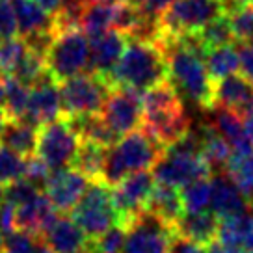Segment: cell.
Wrapping results in <instances>:
<instances>
[{
	"label": "cell",
	"instance_id": "cell-11",
	"mask_svg": "<svg viewBox=\"0 0 253 253\" xmlns=\"http://www.w3.org/2000/svg\"><path fill=\"white\" fill-rule=\"evenodd\" d=\"M112 149L116 153L119 164L125 169V173L130 175L134 171L153 169V166L162 158L166 147L140 126L123 138H119V142L112 145Z\"/></svg>",
	"mask_w": 253,
	"mask_h": 253
},
{
	"label": "cell",
	"instance_id": "cell-31",
	"mask_svg": "<svg viewBox=\"0 0 253 253\" xmlns=\"http://www.w3.org/2000/svg\"><path fill=\"white\" fill-rule=\"evenodd\" d=\"M179 194H181L184 212H203L211 207V194H212L211 177L196 179L184 184L182 188H179Z\"/></svg>",
	"mask_w": 253,
	"mask_h": 253
},
{
	"label": "cell",
	"instance_id": "cell-20",
	"mask_svg": "<svg viewBox=\"0 0 253 253\" xmlns=\"http://www.w3.org/2000/svg\"><path fill=\"white\" fill-rule=\"evenodd\" d=\"M216 240L237 253H253V209L240 216L220 220Z\"/></svg>",
	"mask_w": 253,
	"mask_h": 253
},
{
	"label": "cell",
	"instance_id": "cell-39",
	"mask_svg": "<svg viewBox=\"0 0 253 253\" xmlns=\"http://www.w3.org/2000/svg\"><path fill=\"white\" fill-rule=\"evenodd\" d=\"M40 240L23 231H13L4 237V253H34Z\"/></svg>",
	"mask_w": 253,
	"mask_h": 253
},
{
	"label": "cell",
	"instance_id": "cell-52",
	"mask_svg": "<svg viewBox=\"0 0 253 253\" xmlns=\"http://www.w3.org/2000/svg\"><path fill=\"white\" fill-rule=\"evenodd\" d=\"M84 2H106V4H119V2H126V0H84Z\"/></svg>",
	"mask_w": 253,
	"mask_h": 253
},
{
	"label": "cell",
	"instance_id": "cell-33",
	"mask_svg": "<svg viewBox=\"0 0 253 253\" xmlns=\"http://www.w3.org/2000/svg\"><path fill=\"white\" fill-rule=\"evenodd\" d=\"M30 87L21 84L13 77H4V112L8 119H19L23 121L28 106Z\"/></svg>",
	"mask_w": 253,
	"mask_h": 253
},
{
	"label": "cell",
	"instance_id": "cell-48",
	"mask_svg": "<svg viewBox=\"0 0 253 253\" xmlns=\"http://www.w3.org/2000/svg\"><path fill=\"white\" fill-rule=\"evenodd\" d=\"M223 4H225V8H227V11H231V9L238 8V6L253 4V0H223Z\"/></svg>",
	"mask_w": 253,
	"mask_h": 253
},
{
	"label": "cell",
	"instance_id": "cell-12",
	"mask_svg": "<svg viewBox=\"0 0 253 253\" xmlns=\"http://www.w3.org/2000/svg\"><path fill=\"white\" fill-rule=\"evenodd\" d=\"M173 231L153 214L143 212L126 229L123 253H169V237Z\"/></svg>",
	"mask_w": 253,
	"mask_h": 253
},
{
	"label": "cell",
	"instance_id": "cell-24",
	"mask_svg": "<svg viewBox=\"0 0 253 253\" xmlns=\"http://www.w3.org/2000/svg\"><path fill=\"white\" fill-rule=\"evenodd\" d=\"M0 145L23 158L34 157L38 147V126L19 119H8L0 134Z\"/></svg>",
	"mask_w": 253,
	"mask_h": 253
},
{
	"label": "cell",
	"instance_id": "cell-50",
	"mask_svg": "<svg viewBox=\"0 0 253 253\" xmlns=\"http://www.w3.org/2000/svg\"><path fill=\"white\" fill-rule=\"evenodd\" d=\"M6 123H8V116H6L4 108H0V134H2V130H4Z\"/></svg>",
	"mask_w": 253,
	"mask_h": 253
},
{
	"label": "cell",
	"instance_id": "cell-38",
	"mask_svg": "<svg viewBox=\"0 0 253 253\" xmlns=\"http://www.w3.org/2000/svg\"><path fill=\"white\" fill-rule=\"evenodd\" d=\"M38 194H41V190L38 186H34L32 182H28L26 179H17V181L9 182L8 186H4V201H9L15 207L28 203Z\"/></svg>",
	"mask_w": 253,
	"mask_h": 253
},
{
	"label": "cell",
	"instance_id": "cell-28",
	"mask_svg": "<svg viewBox=\"0 0 253 253\" xmlns=\"http://www.w3.org/2000/svg\"><path fill=\"white\" fill-rule=\"evenodd\" d=\"M114 23V4L106 2H84L80 9L79 28L89 38L112 30Z\"/></svg>",
	"mask_w": 253,
	"mask_h": 253
},
{
	"label": "cell",
	"instance_id": "cell-27",
	"mask_svg": "<svg viewBox=\"0 0 253 253\" xmlns=\"http://www.w3.org/2000/svg\"><path fill=\"white\" fill-rule=\"evenodd\" d=\"M75 132L80 136L82 142L99 143L103 147H112L119 142V138L106 123L101 114H87V116H77V118H67Z\"/></svg>",
	"mask_w": 253,
	"mask_h": 253
},
{
	"label": "cell",
	"instance_id": "cell-53",
	"mask_svg": "<svg viewBox=\"0 0 253 253\" xmlns=\"http://www.w3.org/2000/svg\"><path fill=\"white\" fill-rule=\"evenodd\" d=\"M2 201H4V186L0 184V203H2Z\"/></svg>",
	"mask_w": 253,
	"mask_h": 253
},
{
	"label": "cell",
	"instance_id": "cell-6",
	"mask_svg": "<svg viewBox=\"0 0 253 253\" xmlns=\"http://www.w3.org/2000/svg\"><path fill=\"white\" fill-rule=\"evenodd\" d=\"M71 220L89 240L104 235L119 223V216L112 203V188L103 181H89L79 205L73 209Z\"/></svg>",
	"mask_w": 253,
	"mask_h": 253
},
{
	"label": "cell",
	"instance_id": "cell-36",
	"mask_svg": "<svg viewBox=\"0 0 253 253\" xmlns=\"http://www.w3.org/2000/svg\"><path fill=\"white\" fill-rule=\"evenodd\" d=\"M26 52H28V45L19 36L9 40H0V73L4 77L11 75L26 56Z\"/></svg>",
	"mask_w": 253,
	"mask_h": 253
},
{
	"label": "cell",
	"instance_id": "cell-23",
	"mask_svg": "<svg viewBox=\"0 0 253 253\" xmlns=\"http://www.w3.org/2000/svg\"><path fill=\"white\" fill-rule=\"evenodd\" d=\"M220 220L214 212L203 211V212H184L182 218L175 225V233L184 238H190L201 246L211 244L216 238Z\"/></svg>",
	"mask_w": 253,
	"mask_h": 253
},
{
	"label": "cell",
	"instance_id": "cell-32",
	"mask_svg": "<svg viewBox=\"0 0 253 253\" xmlns=\"http://www.w3.org/2000/svg\"><path fill=\"white\" fill-rule=\"evenodd\" d=\"M194 40L198 41L199 48L205 52V50H211V48H218V47H225V45H233V32L229 28V21H227V15L216 19L212 23H209L205 28H201L199 32L192 34Z\"/></svg>",
	"mask_w": 253,
	"mask_h": 253
},
{
	"label": "cell",
	"instance_id": "cell-41",
	"mask_svg": "<svg viewBox=\"0 0 253 253\" xmlns=\"http://www.w3.org/2000/svg\"><path fill=\"white\" fill-rule=\"evenodd\" d=\"M17 19L9 0H0V40L17 38Z\"/></svg>",
	"mask_w": 253,
	"mask_h": 253
},
{
	"label": "cell",
	"instance_id": "cell-8",
	"mask_svg": "<svg viewBox=\"0 0 253 253\" xmlns=\"http://www.w3.org/2000/svg\"><path fill=\"white\" fill-rule=\"evenodd\" d=\"M80 136L75 132L67 118H58L38 128L36 155L50 168V171L71 168L80 147Z\"/></svg>",
	"mask_w": 253,
	"mask_h": 253
},
{
	"label": "cell",
	"instance_id": "cell-7",
	"mask_svg": "<svg viewBox=\"0 0 253 253\" xmlns=\"http://www.w3.org/2000/svg\"><path fill=\"white\" fill-rule=\"evenodd\" d=\"M63 118H77L87 114H101L110 93V82L95 73L79 75L58 84Z\"/></svg>",
	"mask_w": 253,
	"mask_h": 253
},
{
	"label": "cell",
	"instance_id": "cell-45",
	"mask_svg": "<svg viewBox=\"0 0 253 253\" xmlns=\"http://www.w3.org/2000/svg\"><path fill=\"white\" fill-rule=\"evenodd\" d=\"M238 60H240V75L250 84H253V45H238Z\"/></svg>",
	"mask_w": 253,
	"mask_h": 253
},
{
	"label": "cell",
	"instance_id": "cell-43",
	"mask_svg": "<svg viewBox=\"0 0 253 253\" xmlns=\"http://www.w3.org/2000/svg\"><path fill=\"white\" fill-rule=\"evenodd\" d=\"M207 246H201L190 238H184L177 233L169 237V253H205Z\"/></svg>",
	"mask_w": 253,
	"mask_h": 253
},
{
	"label": "cell",
	"instance_id": "cell-3",
	"mask_svg": "<svg viewBox=\"0 0 253 253\" xmlns=\"http://www.w3.org/2000/svg\"><path fill=\"white\" fill-rule=\"evenodd\" d=\"M151 173L158 184H166L177 190L196 179L211 177L212 169L201 157L199 149L198 128H190L184 138L166 147L162 158L153 166Z\"/></svg>",
	"mask_w": 253,
	"mask_h": 253
},
{
	"label": "cell",
	"instance_id": "cell-44",
	"mask_svg": "<svg viewBox=\"0 0 253 253\" xmlns=\"http://www.w3.org/2000/svg\"><path fill=\"white\" fill-rule=\"evenodd\" d=\"M17 231V207L9 201L0 203V233L6 237L9 233Z\"/></svg>",
	"mask_w": 253,
	"mask_h": 253
},
{
	"label": "cell",
	"instance_id": "cell-5",
	"mask_svg": "<svg viewBox=\"0 0 253 253\" xmlns=\"http://www.w3.org/2000/svg\"><path fill=\"white\" fill-rule=\"evenodd\" d=\"M225 15L227 8L223 0H175L160 17V40H175L196 34L209 23Z\"/></svg>",
	"mask_w": 253,
	"mask_h": 253
},
{
	"label": "cell",
	"instance_id": "cell-35",
	"mask_svg": "<svg viewBox=\"0 0 253 253\" xmlns=\"http://www.w3.org/2000/svg\"><path fill=\"white\" fill-rule=\"evenodd\" d=\"M227 21L238 45H253V4L238 6L227 11Z\"/></svg>",
	"mask_w": 253,
	"mask_h": 253
},
{
	"label": "cell",
	"instance_id": "cell-13",
	"mask_svg": "<svg viewBox=\"0 0 253 253\" xmlns=\"http://www.w3.org/2000/svg\"><path fill=\"white\" fill-rule=\"evenodd\" d=\"M87 184L89 181L75 168H63L50 171V177L43 186V194L58 214H71L84 196Z\"/></svg>",
	"mask_w": 253,
	"mask_h": 253
},
{
	"label": "cell",
	"instance_id": "cell-49",
	"mask_svg": "<svg viewBox=\"0 0 253 253\" xmlns=\"http://www.w3.org/2000/svg\"><path fill=\"white\" fill-rule=\"evenodd\" d=\"M34 253H54V252H52V250H50L43 240H40L38 246H36V250H34Z\"/></svg>",
	"mask_w": 253,
	"mask_h": 253
},
{
	"label": "cell",
	"instance_id": "cell-1",
	"mask_svg": "<svg viewBox=\"0 0 253 253\" xmlns=\"http://www.w3.org/2000/svg\"><path fill=\"white\" fill-rule=\"evenodd\" d=\"M168 65V80L177 89L181 99L190 101L201 110L212 106V80L203 63V50L194 36H182L175 40H160Z\"/></svg>",
	"mask_w": 253,
	"mask_h": 253
},
{
	"label": "cell",
	"instance_id": "cell-10",
	"mask_svg": "<svg viewBox=\"0 0 253 253\" xmlns=\"http://www.w3.org/2000/svg\"><path fill=\"white\" fill-rule=\"evenodd\" d=\"M112 132L123 138L142 126V91L132 87H112L101 110Z\"/></svg>",
	"mask_w": 253,
	"mask_h": 253
},
{
	"label": "cell",
	"instance_id": "cell-34",
	"mask_svg": "<svg viewBox=\"0 0 253 253\" xmlns=\"http://www.w3.org/2000/svg\"><path fill=\"white\" fill-rule=\"evenodd\" d=\"M47 75L48 73H47V65H45V58L28 48L26 56L21 60V63L17 65L15 71L11 73L9 77L17 79L26 87H34L36 84H40Z\"/></svg>",
	"mask_w": 253,
	"mask_h": 253
},
{
	"label": "cell",
	"instance_id": "cell-37",
	"mask_svg": "<svg viewBox=\"0 0 253 253\" xmlns=\"http://www.w3.org/2000/svg\"><path fill=\"white\" fill-rule=\"evenodd\" d=\"M24 164H26V158L0 145V184L8 186L9 182L23 179Z\"/></svg>",
	"mask_w": 253,
	"mask_h": 253
},
{
	"label": "cell",
	"instance_id": "cell-46",
	"mask_svg": "<svg viewBox=\"0 0 253 253\" xmlns=\"http://www.w3.org/2000/svg\"><path fill=\"white\" fill-rule=\"evenodd\" d=\"M34 2H36L38 6H41L47 13H50L52 17H56L60 11H62L63 2H65V0H34Z\"/></svg>",
	"mask_w": 253,
	"mask_h": 253
},
{
	"label": "cell",
	"instance_id": "cell-51",
	"mask_svg": "<svg viewBox=\"0 0 253 253\" xmlns=\"http://www.w3.org/2000/svg\"><path fill=\"white\" fill-rule=\"evenodd\" d=\"M4 106V75L0 73V108Z\"/></svg>",
	"mask_w": 253,
	"mask_h": 253
},
{
	"label": "cell",
	"instance_id": "cell-30",
	"mask_svg": "<svg viewBox=\"0 0 253 253\" xmlns=\"http://www.w3.org/2000/svg\"><path fill=\"white\" fill-rule=\"evenodd\" d=\"M106 151H108V147H103L99 143L80 142V147L75 155L71 168L80 171L87 181H101Z\"/></svg>",
	"mask_w": 253,
	"mask_h": 253
},
{
	"label": "cell",
	"instance_id": "cell-54",
	"mask_svg": "<svg viewBox=\"0 0 253 253\" xmlns=\"http://www.w3.org/2000/svg\"><path fill=\"white\" fill-rule=\"evenodd\" d=\"M82 2H84V0H82Z\"/></svg>",
	"mask_w": 253,
	"mask_h": 253
},
{
	"label": "cell",
	"instance_id": "cell-2",
	"mask_svg": "<svg viewBox=\"0 0 253 253\" xmlns=\"http://www.w3.org/2000/svg\"><path fill=\"white\" fill-rule=\"evenodd\" d=\"M112 87H132L145 91L147 87L168 80L166 56L155 41L128 40L116 67L106 77Z\"/></svg>",
	"mask_w": 253,
	"mask_h": 253
},
{
	"label": "cell",
	"instance_id": "cell-15",
	"mask_svg": "<svg viewBox=\"0 0 253 253\" xmlns=\"http://www.w3.org/2000/svg\"><path fill=\"white\" fill-rule=\"evenodd\" d=\"M212 106L229 108L244 119L246 114L253 110V84L238 73L216 80L212 82Z\"/></svg>",
	"mask_w": 253,
	"mask_h": 253
},
{
	"label": "cell",
	"instance_id": "cell-4",
	"mask_svg": "<svg viewBox=\"0 0 253 253\" xmlns=\"http://www.w3.org/2000/svg\"><path fill=\"white\" fill-rule=\"evenodd\" d=\"M48 77L54 82H63L79 75L89 73V40L80 28H62L45 52Z\"/></svg>",
	"mask_w": 253,
	"mask_h": 253
},
{
	"label": "cell",
	"instance_id": "cell-40",
	"mask_svg": "<svg viewBox=\"0 0 253 253\" xmlns=\"http://www.w3.org/2000/svg\"><path fill=\"white\" fill-rule=\"evenodd\" d=\"M48 177H50V168H48L38 155L26 158L23 179H26V181L32 182L34 186H38L40 190H43Z\"/></svg>",
	"mask_w": 253,
	"mask_h": 253
},
{
	"label": "cell",
	"instance_id": "cell-26",
	"mask_svg": "<svg viewBox=\"0 0 253 253\" xmlns=\"http://www.w3.org/2000/svg\"><path fill=\"white\" fill-rule=\"evenodd\" d=\"M221 173L237 186L253 209V149L233 151Z\"/></svg>",
	"mask_w": 253,
	"mask_h": 253
},
{
	"label": "cell",
	"instance_id": "cell-25",
	"mask_svg": "<svg viewBox=\"0 0 253 253\" xmlns=\"http://www.w3.org/2000/svg\"><path fill=\"white\" fill-rule=\"evenodd\" d=\"M198 134L201 157L205 158V162L211 166L212 173H221L225 164H227V160L233 155L231 143L225 138H221L209 123H203V125L199 126Z\"/></svg>",
	"mask_w": 253,
	"mask_h": 253
},
{
	"label": "cell",
	"instance_id": "cell-14",
	"mask_svg": "<svg viewBox=\"0 0 253 253\" xmlns=\"http://www.w3.org/2000/svg\"><path fill=\"white\" fill-rule=\"evenodd\" d=\"M58 118H62L60 87H58V82H54L47 75L40 84L30 87L28 106H26L23 121L40 128L41 125H47L50 121H56Z\"/></svg>",
	"mask_w": 253,
	"mask_h": 253
},
{
	"label": "cell",
	"instance_id": "cell-19",
	"mask_svg": "<svg viewBox=\"0 0 253 253\" xmlns=\"http://www.w3.org/2000/svg\"><path fill=\"white\" fill-rule=\"evenodd\" d=\"M41 240L54 253H84L89 246V238L67 216H58Z\"/></svg>",
	"mask_w": 253,
	"mask_h": 253
},
{
	"label": "cell",
	"instance_id": "cell-17",
	"mask_svg": "<svg viewBox=\"0 0 253 253\" xmlns=\"http://www.w3.org/2000/svg\"><path fill=\"white\" fill-rule=\"evenodd\" d=\"M211 182H212L211 212L216 214L218 220L240 216L252 209L244 196L237 190V186L223 173H214V177H211Z\"/></svg>",
	"mask_w": 253,
	"mask_h": 253
},
{
	"label": "cell",
	"instance_id": "cell-29",
	"mask_svg": "<svg viewBox=\"0 0 253 253\" xmlns=\"http://www.w3.org/2000/svg\"><path fill=\"white\" fill-rule=\"evenodd\" d=\"M203 63H205L207 73H209L212 82L231 77V75H237L238 69H240L238 50L233 45L205 50L203 52Z\"/></svg>",
	"mask_w": 253,
	"mask_h": 253
},
{
	"label": "cell",
	"instance_id": "cell-47",
	"mask_svg": "<svg viewBox=\"0 0 253 253\" xmlns=\"http://www.w3.org/2000/svg\"><path fill=\"white\" fill-rule=\"evenodd\" d=\"M244 132H246V138H248L250 145L253 147V110L244 116Z\"/></svg>",
	"mask_w": 253,
	"mask_h": 253
},
{
	"label": "cell",
	"instance_id": "cell-18",
	"mask_svg": "<svg viewBox=\"0 0 253 253\" xmlns=\"http://www.w3.org/2000/svg\"><path fill=\"white\" fill-rule=\"evenodd\" d=\"M17 19V34L23 40H30L36 36L54 34V17L38 6L34 0H9Z\"/></svg>",
	"mask_w": 253,
	"mask_h": 253
},
{
	"label": "cell",
	"instance_id": "cell-42",
	"mask_svg": "<svg viewBox=\"0 0 253 253\" xmlns=\"http://www.w3.org/2000/svg\"><path fill=\"white\" fill-rule=\"evenodd\" d=\"M130 2L145 17H149L153 21H160V17L166 13L175 0H130Z\"/></svg>",
	"mask_w": 253,
	"mask_h": 253
},
{
	"label": "cell",
	"instance_id": "cell-9",
	"mask_svg": "<svg viewBox=\"0 0 253 253\" xmlns=\"http://www.w3.org/2000/svg\"><path fill=\"white\" fill-rule=\"evenodd\" d=\"M155 177L149 169L126 175L118 186L112 188V203L119 216V223L128 229L132 221L142 216L147 209V201L155 188Z\"/></svg>",
	"mask_w": 253,
	"mask_h": 253
},
{
	"label": "cell",
	"instance_id": "cell-21",
	"mask_svg": "<svg viewBox=\"0 0 253 253\" xmlns=\"http://www.w3.org/2000/svg\"><path fill=\"white\" fill-rule=\"evenodd\" d=\"M145 212L153 214L155 218H158L166 227H169L175 233V225L184 214V207H182L179 190L157 182L153 192H151Z\"/></svg>",
	"mask_w": 253,
	"mask_h": 253
},
{
	"label": "cell",
	"instance_id": "cell-22",
	"mask_svg": "<svg viewBox=\"0 0 253 253\" xmlns=\"http://www.w3.org/2000/svg\"><path fill=\"white\" fill-rule=\"evenodd\" d=\"M209 112V125L214 130L225 138L231 143L233 151H246L253 149L244 132V119L238 116L237 112L229 108H221V106H212Z\"/></svg>",
	"mask_w": 253,
	"mask_h": 253
},
{
	"label": "cell",
	"instance_id": "cell-16",
	"mask_svg": "<svg viewBox=\"0 0 253 253\" xmlns=\"http://www.w3.org/2000/svg\"><path fill=\"white\" fill-rule=\"evenodd\" d=\"M126 45V38L116 30L89 38V73L108 77L116 67Z\"/></svg>",
	"mask_w": 253,
	"mask_h": 253
}]
</instances>
